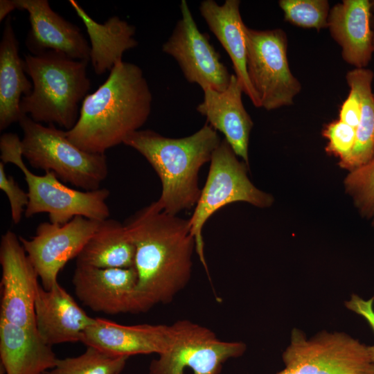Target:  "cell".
Returning a JSON list of instances; mask_svg holds the SVG:
<instances>
[{
	"mask_svg": "<svg viewBox=\"0 0 374 374\" xmlns=\"http://www.w3.org/2000/svg\"><path fill=\"white\" fill-rule=\"evenodd\" d=\"M123 224L135 246V313L170 302L191 277L196 244L189 220L168 214L153 202Z\"/></svg>",
	"mask_w": 374,
	"mask_h": 374,
	"instance_id": "1",
	"label": "cell"
},
{
	"mask_svg": "<svg viewBox=\"0 0 374 374\" xmlns=\"http://www.w3.org/2000/svg\"><path fill=\"white\" fill-rule=\"evenodd\" d=\"M152 96L143 70L120 61L107 80L82 102L75 125L66 134L87 152L105 154L146 123Z\"/></svg>",
	"mask_w": 374,
	"mask_h": 374,
	"instance_id": "2",
	"label": "cell"
},
{
	"mask_svg": "<svg viewBox=\"0 0 374 374\" xmlns=\"http://www.w3.org/2000/svg\"><path fill=\"white\" fill-rule=\"evenodd\" d=\"M222 140L206 123L194 134L179 139L166 137L153 130H138L123 144L139 152L159 177L162 190L158 207L173 215L195 206L201 190L199 172L210 162Z\"/></svg>",
	"mask_w": 374,
	"mask_h": 374,
	"instance_id": "3",
	"label": "cell"
},
{
	"mask_svg": "<svg viewBox=\"0 0 374 374\" xmlns=\"http://www.w3.org/2000/svg\"><path fill=\"white\" fill-rule=\"evenodd\" d=\"M24 62L33 90L21 100V115L29 114L37 123H56L71 130L78 119L80 102L91 87L88 61L50 51L37 55L27 54Z\"/></svg>",
	"mask_w": 374,
	"mask_h": 374,
	"instance_id": "4",
	"label": "cell"
},
{
	"mask_svg": "<svg viewBox=\"0 0 374 374\" xmlns=\"http://www.w3.org/2000/svg\"><path fill=\"white\" fill-rule=\"evenodd\" d=\"M0 159L17 166L23 172L28 186V204L26 217L46 213L50 222L64 224L75 216L103 221L109 218L107 188L81 191L60 181L51 171L43 175L33 173L23 161L21 140L15 133H4L0 137Z\"/></svg>",
	"mask_w": 374,
	"mask_h": 374,
	"instance_id": "5",
	"label": "cell"
},
{
	"mask_svg": "<svg viewBox=\"0 0 374 374\" xmlns=\"http://www.w3.org/2000/svg\"><path fill=\"white\" fill-rule=\"evenodd\" d=\"M19 123L23 131L21 154L33 168L51 171L60 181L85 191L100 188L108 175L105 154L81 150L54 124L44 126L28 115H23Z\"/></svg>",
	"mask_w": 374,
	"mask_h": 374,
	"instance_id": "6",
	"label": "cell"
},
{
	"mask_svg": "<svg viewBox=\"0 0 374 374\" xmlns=\"http://www.w3.org/2000/svg\"><path fill=\"white\" fill-rule=\"evenodd\" d=\"M224 139L213 152L206 181L189 220L191 233L195 240V251L208 272L204 255L203 228L217 211L227 204L246 202L260 208L269 206L273 197L255 187L249 179L247 165Z\"/></svg>",
	"mask_w": 374,
	"mask_h": 374,
	"instance_id": "7",
	"label": "cell"
},
{
	"mask_svg": "<svg viewBox=\"0 0 374 374\" xmlns=\"http://www.w3.org/2000/svg\"><path fill=\"white\" fill-rule=\"evenodd\" d=\"M282 359L285 368L276 374H374L368 346L342 332L322 331L308 339L294 328Z\"/></svg>",
	"mask_w": 374,
	"mask_h": 374,
	"instance_id": "8",
	"label": "cell"
},
{
	"mask_svg": "<svg viewBox=\"0 0 374 374\" xmlns=\"http://www.w3.org/2000/svg\"><path fill=\"white\" fill-rule=\"evenodd\" d=\"M249 79L261 107L273 110L293 104L301 85L287 60V38L282 29L244 28Z\"/></svg>",
	"mask_w": 374,
	"mask_h": 374,
	"instance_id": "9",
	"label": "cell"
},
{
	"mask_svg": "<svg viewBox=\"0 0 374 374\" xmlns=\"http://www.w3.org/2000/svg\"><path fill=\"white\" fill-rule=\"evenodd\" d=\"M172 338L167 350L153 359L150 374H219L229 359L244 354L246 344L219 339L209 328L189 320L171 325Z\"/></svg>",
	"mask_w": 374,
	"mask_h": 374,
	"instance_id": "10",
	"label": "cell"
},
{
	"mask_svg": "<svg viewBox=\"0 0 374 374\" xmlns=\"http://www.w3.org/2000/svg\"><path fill=\"white\" fill-rule=\"evenodd\" d=\"M180 11L181 17L163 44V52L176 60L188 82L202 89L225 90L231 74L207 35L199 30L186 0L181 1Z\"/></svg>",
	"mask_w": 374,
	"mask_h": 374,
	"instance_id": "11",
	"label": "cell"
},
{
	"mask_svg": "<svg viewBox=\"0 0 374 374\" xmlns=\"http://www.w3.org/2000/svg\"><path fill=\"white\" fill-rule=\"evenodd\" d=\"M101 222L75 216L64 224L40 223L30 239L19 236L44 288L49 290L58 283L60 271L78 257Z\"/></svg>",
	"mask_w": 374,
	"mask_h": 374,
	"instance_id": "12",
	"label": "cell"
},
{
	"mask_svg": "<svg viewBox=\"0 0 374 374\" xmlns=\"http://www.w3.org/2000/svg\"><path fill=\"white\" fill-rule=\"evenodd\" d=\"M2 296L0 319L17 326L36 329L35 301L39 276L19 237L10 230L0 244Z\"/></svg>",
	"mask_w": 374,
	"mask_h": 374,
	"instance_id": "13",
	"label": "cell"
},
{
	"mask_svg": "<svg viewBox=\"0 0 374 374\" xmlns=\"http://www.w3.org/2000/svg\"><path fill=\"white\" fill-rule=\"evenodd\" d=\"M137 281L134 267L100 268L77 264L72 279L75 293L83 304L108 314L135 313Z\"/></svg>",
	"mask_w": 374,
	"mask_h": 374,
	"instance_id": "14",
	"label": "cell"
},
{
	"mask_svg": "<svg viewBox=\"0 0 374 374\" xmlns=\"http://www.w3.org/2000/svg\"><path fill=\"white\" fill-rule=\"evenodd\" d=\"M17 9L26 10L30 29L25 44L31 55L56 51L78 60L89 61L90 46L74 24L50 6L47 0H14Z\"/></svg>",
	"mask_w": 374,
	"mask_h": 374,
	"instance_id": "15",
	"label": "cell"
},
{
	"mask_svg": "<svg viewBox=\"0 0 374 374\" xmlns=\"http://www.w3.org/2000/svg\"><path fill=\"white\" fill-rule=\"evenodd\" d=\"M172 338L171 325L127 326L96 318L84 331L81 342L116 356L157 353L167 350Z\"/></svg>",
	"mask_w": 374,
	"mask_h": 374,
	"instance_id": "16",
	"label": "cell"
},
{
	"mask_svg": "<svg viewBox=\"0 0 374 374\" xmlns=\"http://www.w3.org/2000/svg\"><path fill=\"white\" fill-rule=\"evenodd\" d=\"M37 331L51 346L81 341L86 329L95 321L59 283L46 290L39 285L35 301Z\"/></svg>",
	"mask_w": 374,
	"mask_h": 374,
	"instance_id": "17",
	"label": "cell"
},
{
	"mask_svg": "<svg viewBox=\"0 0 374 374\" xmlns=\"http://www.w3.org/2000/svg\"><path fill=\"white\" fill-rule=\"evenodd\" d=\"M202 90L203 100L197 106V111L206 117L207 123L224 135L235 154L249 165V141L253 123L244 107V92L239 80L231 74L225 90L209 87Z\"/></svg>",
	"mask_w": 374,
	"mask_h": 374,
	"instance_id": "18",
	"label": "cell"
},
{
	"mask_svg": "<svg viewBox=\"0 0 374 374\" xmlns=\"http://www.w3.org/2000/svg\"><path fill=\"white\" fill-rule=\"evenodd\" d=\"M371 1L344 0L329 12L328 28L341 48L344 60L355 69H364L374 53Z\"/></svg>",
	"mask_w": 374,
	"mask_h": 374,
	"instance_id": "19",
	"label": "cell"
},
{
	"mask_svg": "<svg viewBox=\"0 0 374 374\" xmlns=\"http://www.w3.org/2000/svg\"><path fill=\"white\" fill-rule=\"evenodd\" d=\"M240 4L239 0H226L222 5L213 0H204L199 8L210 30L227 52L243 92L255 107H261L247 73L246 26L240 15Z\"/></svg>",
	"mask_w": 374,
	"mask_h": 374,
	"instance_id": "20",
	"label": "cell"
},
{
	"mask_svg": "<svg viewBox=\"0 0 374 374\" xmlns=\"http://www.w3.org/2000/svg\"><path fill=\"white\" fill-rule=\"evenodd\" d=\"M0 359L6 374H46L57 358L37 329L0 319Z\"/></svg>",
	"mask_w": 374,
	"mask_h": 374,
	"instance_id": "21",
	"label": "cell"
},
{
	"mask_svg": "<svg viewBox=\"0 0 374 374\" xmlns=\"http://www.w3.org/2000/svg\"><path fill=\"white\" fill-rule=\"evenodd\" d=\"M69 2L86 28L91 43L89 61L96 75L110 72L126 51L137 46L134 26L117 16L98 23L75 0Z\"/></svg>",
	"mask_w": 374,
	"mask_h": 374,
	"instance_id": "22",
	"label": "cell"
},
{
	"mask_svg": "<svg viewBox=\"0 0 374 374\" xmlns=\"http://www.w3.org/2000/svg\"><path fill=\"white\" fill-rule=\"evenodd\" d=\"M24 59L19 55V42L11 17L5 20L0 42V130L19 122L22 116L19 105L33 90L27 78Z\"/></svg>",
	"mask_w": 374,
	"mask_h": 374,
	"instance_id": "23",
	"label": "cell"
},
{
	"mask_svg": "<svg viewBox=\"0 0 374 374\" xmlns=\"http://www.w3.org/2000/svg\"><path fill=\"white\" fill-rule=\"evenodd\" d=\"M135 246L118 221H102L76 258V264L100 268L134 267Z\"/></svg>",
	"mask_w": 374,
	"mask_h": 374,
	"instance_id": "24",
	"label": "cell"
},
{
	"mask_svg": "<svg viewBox=\"0 0 374 374\" xmlns=\"http://www.w3.org/2000/svg\"><path fill=\"white\" fill-rule=\"evenodd\" d=\"M373 78V71L366 68L355 69L346 74L347 83L350 88L357 91L362 105L355 145L350 154L339 163L341 168L350 171L365 165L374 156Z\"/></svg>",
	"mask_w": 374,
	"mask_h": 374,
	"instance_id": "25",
	"label": "cell"
},
{
	"mask_svg": "<svg viewBox=\"0 0 374 374\" xmlns=\"http://www.w3.org/2000/svg\"><path fill=\"white\" fill-rule=\"evenodd\" d=\"M127 359L126 356L112 355L87 346L78 356L57 358L55 366L46 374H119Z\"/></svg>",
	"mask_w": 374,
	"mask_h": 374,
	"instance_id": "26",
	"label": "cell"
},
{
	"mask_svg": "<svg viewBox=\"0 0 374 374\" xmlns=\"http://www.w3.org/2000/svg\"><path fill=\"white\" fill-rule=\"evenodd\" d=\"M278 4L285 19L295 26L317 30L328 28L330 9L326 0H280Z\"/></svg>",
	"mask_w": 374,
	"mask_h": 374,
	"instance_id": "27",
	"label": "cell"
},
{
	"mask_svg": "<svg viewBox=\"0 0 374 374\" xmlns=\"http://www.w3.org/2000/svg\"><path fill=\"white\" fill-rule=\"evenodd\" d=\"M344 184L361 214L374 215V156L367 163L351 171Z\"/></svg>",
	"mask_w": 374,
	"mask_h": 374,
	"instance_id": "28",
	"label": "cell"
},
{
	"mask_svg": "<svg viewBox=\"0 0 374 374\" xmlns=\"http://www.w3.org/2000/svg\"><path fill=\"white\" fill-rule=\"evenodd\" d=\"M322 135L329 141L326 147V152L341 160L350 154L355 145L356 129L339 119L327 124Z\"/></svg>",
	"mask_w": 374,
	"mask_h": 374,
	"instance_id": "29",
	"label": "cell"
},
{
	"mask_svg": "<svg viewBox=\"0 0 374 374\" xmlns=\"http://www.w3.org/2000/svg\"><path fill=\"white\" fill-rule=\"evenodd\" d=\"M4 163H0V188L6 193L10 205L11 217L14 224L20 222L22 214L25 212L29 197L15 181L14 178L6 173Z\"/></svg>",
	"mask_w": 374,
	"mask_h": 374,
	"instance_id": "30",
	"label": "cell"
},
{
	"mask_svg": "<svg viewBox=\"0 0 374 374\" xmlns=\"http://www.w3.org/2000/svg\"><path fill=\"white\" fill-rule=\"evenodd\" d=\"M374 297L364 300L357 294H352L350 300L345 302L346 307L350 311L362 317L370 325L374 332ZM369 357L374 363V345L368 346Z\"/></svg>",
	"mask_w": 374,
	"mask_h": 374,
	"instance_id": "31",
	"label": "cell"
},
{
	"mask_svg": "<svg viewBox=\"0 0 374 374\" xmlns=\"http://www.w3.org/2000/svg\"><path fill=\"white\" fill-rule=\"evenodd\" d=\"M362 105L357 91L350 88V93L339 110V120L356 129L359 124Z\"/></svg>",
	"mask_w": 374,
	"mask_h": 374,
	"instance_id": "32",
	"label": "cell"
},
{
	"mask_svg": "<svg viewBox=\"0 0 374 374\" xmlns=\"http://www.w3.org/2000/svg\"><path fill=\"white\" fill-rule=\"evenodd\" d=\"M16 6L14 0H1L0 1V21L7 18L9 14L16 10Z\"/></svg>",
	"mask_w": 374,
	"mask_h": 374,
	"instance_id": "33",
	"label": "cell"
},
{
	"mask_svg": "<svg viewBox=\"0 0 374 374\" xmlns=\"http://www.w3.org/2000/svg\"><path fill=\"white\" fill-rule=\"evenodd\" d=\"M371 26L373 28V30H374V11H372ZM373 78H374V71H373Z\"/></svg>",
	"mask_w": 374,
	"mask_h": 374,
	"instance_id": "34",
	"label": "cell"
},
{
	"mask_svg": "<svg viewBox=\"0 0 374 374\" xmlns=\"http://www.w3.org/2000/svg\"><path fill=\"white\" fill-rule=\"evenodd\" d=\"M371 9H372V11H374V0H373V1H371Z\"/></svg>",
	"mask_w": 374,
	"mask_h": 374,
	"instance_id": "35",
	"label": "cell"
},
{
	"mask_svg": "<svg viewBox=\"0 0 374 374\" xmlns=\"http://www.w3.org/2000/svg\"><path fill=\"white\" fill-rule=\"evenodd\" d=\"M373 226H374V221H373Z\"/></svg>",
	"mask_w": 374,
	"mask_h": 374,
	"instance_id": "36",
	"label": "cell"
},
{
	"mask_svg": "<svg viewBox=\"0 0 374 374\" xmlns=\"http://www.w3.org/2000/svg\"><path fill=\"white\" fill-rule=\"evenodd\" d=\"M119 374H121V373H119Z\"/></svg>",
	"mask_w": 374,
	"mask_h": 374,
	"instance_id": "37",
	"label": "cell"
}]
</instances>
